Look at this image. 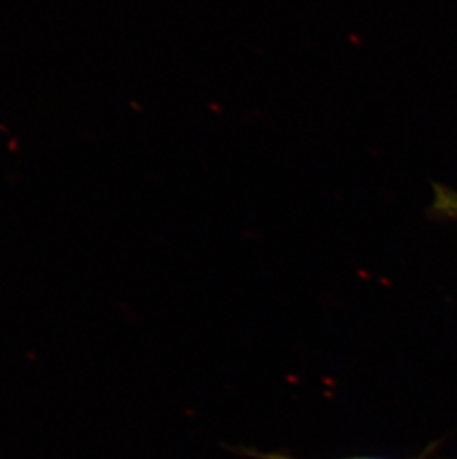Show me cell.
I'll return each instance as SVG.
<instances>
[{
  "instance_id": "cell-1",
  "label": "cell",
  "mask_w": 457,
  "mask_h": 459,
  "mask_svg": "<svg viewBox=\"0 0 457 459\" xmlns=\"http://www.w3.org/2000/svg\"><path fill=\"white\" fill-rule=\"evenodd\" d=\"M431 212H434V216L445 217V219L457 217V192L434 183Z\"/></svg>"
},
{
  "instance_id": "cell-2",
  "label": "cell",
  "mask_w": 457,
  "mask_h": 459,
  "mask_svg": "<svg viewBox=\"0 0 457 459\" xmlns=\"http://www.w3.org/2000/svg\"><path fill=\"white\" fill-rule=\"evenodd\" d=\"M259 459H296L293 456L282 455V454H255ZM346 459H382V458H366V456H358V458H346Z\"/></svg>"
}]
</instances>
